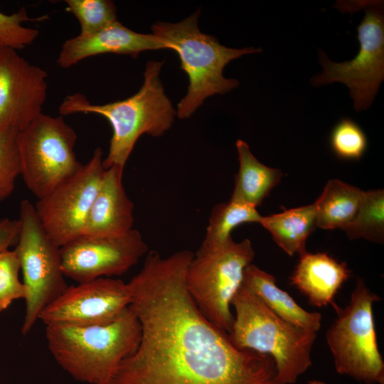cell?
<instances>
[{"label": "cell", "instance_id": "26", "mask_svg": "<svg viewBox=\"0 0 384 384\" xmlns=\"http://www.w3.org/2000/svg\"><path fill=\"white\" fill-rule=\"evenodd\" d=\"M48 16L31 18L26 8L6 14L0 11V46L21 50L32 44L39 35V31L23 25L27 21H38Z\"/></svg>", "mask_w": 384, "mask_h": 384}, {"label": "cell", "instance_id": "4", "mask_svg": "<svg viewBox=\"0 0 384 384\" xmlns=\"http://www.w3.org/2000/svg\"><path fill=\"white\" fill-rule=\"evenodd\" d=\"M200 9L178 23L158 21L152 33L166 47L176 51L181 68L188 78L186 95L177 105L180 119L190 117L208 97L223 95L237 87L239 82L225 78L223 71L231 60L244 55L261 53L260 48H231L198 27Z\"/></svg>", "mask_w": 384, "mask_h": 384}, {"label": "cell", "instance_id": "10", "mask_svg": "<svg viewBox=\"0 0 384 384\" xmlns=\"http://www.w3.org/2000/svg\"><path fill=\"white\" fill-rule=\"evenodd\" d=\"M365 14L357 27L360 48L351 60L334 63L321 50L319 62L322 72L311 80L313 85L336 82L350 90L357 112L368 108L384 79V14L381 1L359 3Z\"/></svg>", "mask_w": 384, "mask_h": 384}, {"label": "cell", "instance_id": "16", "mask_svg": "<svg viewBox=\"0 0 384 384\" xmlns=\"http://www.w3.org/2000/svg\"><path fill=\"white\" fill-rule=\"evenodd\" d=\"M124 169L119 165L105 169L82 235L114 238L133 229L134 203L123 185Z\"/></svg>", "mask_w": 384, "mask_h": 384}, {"label": "cell", "instance_id": "22", "mask_svg": "<svg viewBox=\"0 0 384 384\" xmlns=\"http://www.w3.org/2000/svg\"><path fill=\"white\" fill-rule=\"evenodd\" d=\"M343 230L351 240L363 238L373 242L383 243V190L363 192L355 217Z\"/></svg>", "mask_w": 384, "mask_h": 384}, {"label": "cell", "instance_id": "12", "mask_svg": "<svg viewBox=\"0 0 384 384\" xmlns=\"http://www.w3.org/2000/svg\"><path fill=\"white\" fill-rule=\"evenodd\" d=\"M128 283L100 277L68 287L48 305L39 316L46 326H75L105 325L114 321L131 305Z\"/></svg>", "mask_w": 384, "mask_h": 384}, {"label": "cell", "instance_id": "21", "mask_svg": "<svg viewBox=\"0 0 384 384\" xmlns=\"http://www.w3.org/2000/svg\"><path fill=\"white\" fill-rule=\"evenodd\" d=\"M363 192L338 179L329 180L314 203L316 227L343 230L355 217Z\"/></svg>", "mask_w": 384, "mask_h": 384}, {"label": "cell", "instance_id": "15", "mask_svg": "<svg viewBox=\"0 0 384 384\" xmlns=\"http://www.w3.org/2000/svg\"><path fill=\"white\" fill-rule=\"evenodd\" d=\"M166 49L153 33H140L129 29L118 20L89 36H77L66 40L61 46L56 63L68 68L85 58L113 53L133 58L143 51Z\"/></svg>", "mask_w": 384, "mask_h": 384}, {"label": "cell", "instance_id": "9", "mask_svg": "<svg viewBox=\"0 0 384 384\" xmlns=\"http://www.w3.org/2000/svg\"><path fill=\"white\" fill-rule=\"evenodd\" d=\"M20 230L15 249L26 288L21 332L26 335L40 314L68 287L61 267L60 247L43 228L34 205L23 200L19 207Z\"/></svg>", "mask_w": 384, "mask_h": 384}, {"label": "cell", "instance_id": "8", "mask_svg": "<svg viewBox=\"0 0 384 384\" xmlns=\"http://www.w3.org/2000/svg\"><path fill=\"white\" fill-rule=\"evenodd\" d=\"M77 134L62 115L43 112L17 137L21 176L38 199L75 174L82 164L75 153Z\"/></svg>", "mask_w": 384, "mask_h": 384}, {"label": "cell", "instance_id": "11", "mask_svg": "<svg viewBox=\"0 0 384 384\" xmlns=\"http://www.w3.org/2000/svg\"><path fill=\"white\" fill-rule=\"evenodd\" d=\"M103 159L101 148H96L75 174L34 205L43 228L59 247L82 235L105 171Z\"/></svg>", "mask_w": 384, "mask_h": 384}, {"label": "cell", "instance_id": "3", "mask_svg": "<svg viewBox=\"0 0 384 384\" xmlns=\"http://www.w3.org/2000/svg\"><path fill=\"white\" fill-rule=\"evenodd\" d=\"M163 62L149 60L144 82L137 92L124 100L104 105L90 103L80 93L67 96L59 106L60 115L95 114L105 118L112 134L104 168L125 166L139 138L143 134L160 137L172 126L176 111L164 92L160 79Z\"/></svg>", "mask_w": 384, "mask_h": 384}, {"label": "cell", "instance_id": "30", "mask_svg": "<svg viewBox=\"0 0 384 384\" xmlns=\"http://www.w3.org/2000/svg\"><path fill=\"white\" fill-rule=\"evenodd\" d=\"M308 384H327L324 381L319 380H310L308 381Z\"/></svg>", "mask_w": 384, "mask_h": 384}, {"label": "cell", "instance_id": "24", "mask_svg": "<svg viewBox=\"0 0 384 384\" xmlns=\"http://www.w3.org/2000/svg\"><path fill=\"white\" fill-rule=\"evenodd\" d=\"M19 129L10 124H0V203L13 193L21 176L17 137Z\"/></svg>", "mask_w": 384, "mask_h": 384}, {"label": "cell", "instance_id": "1", "mask_svg": "<svg viewBox=\"0 0 384 384\" xmlns=\"http://www.w3.org/2000/svg\"><path fill=\"white\" fill-rule=\"evenodd\" d=\"M193 257L149 251L128 282L142 337L111 384H283L271 356L237 348L201 313L186 284Z\"/></svg>", "mask_w": 384, "mask_h": 384}, {"label": "cell", "instance_id": "23", "mask_svg": "<svg viewBox=\"0 0 384 384\" xmlns=\"http://www.w3.org/2000/svg\"><path fill=\"white\" fill-rule=\"evenodd\" d=\"M262 215L256 207L230 200L217 204L212 210L203 242L218 244L231 237V232L245 223H258Z\"/></svg>", "mask_w": 384, "mask_h": 384}, {"label": "cell", "instance_id": "19", "mask_svg": "<svg viewBox=\"0 0 384 384\" xmlns=\"http://www.w3.org/2000/svg\"><path fill=\"white\" fill-rule=\"evenodd\" d=\"M236 148L239 170L230 200L257 208L279 182L282 173L260 162L245 141L238 139Z\"/></svg>", "mask_w": 384, "mask_h": 384}, {"label": "cell", "instance_id": "29", "mask_svg": "<svg viewBox=\"0 0 384 384\" xmlns=\"http://www.w3.org/2000/svg\"><path fill=\"white\" fill-rule=\"evenodd\" d=\"M20 230L18 219H0V252L8 250L17 242Z\"/></svg>", "mask_w": 384, "mask_h": 384}, {"label": "cell", "instance_id": "5", "mask_svg": "<svg viewBox=\"0 0 384 384\" xmlns=\"http://www.w3.org/2000/svg\"><path fill=\"white\" fill-rule=\"evenodd\" d=\"M231 306L235 316L228 334L230 342L238 349L271 356L282 383H295L311 366V353L316 332L282 319L242 285Z\"/></svg>", "mask_w": 384, "mask_h": 384}, {"label": "cell", "instance_id": "27", "mask_svg": "<svg viewBox=\"0 0 384 384\" xmlns=\"http://www.w3.org/2000/svg\"><path fill=\"white\" fill-rule=\"evenodd\" d=\"M367 144V138L361 127L349 118L341 119L331 132V148L341 159H360L366 150Z\"/></svg>", "mask_w": 384, "mask_h": 384}, {"label": "cell", "instance_id": "2", "mask_svg": "<svg viewBox=\"0 0 384 384\" xmlns=\"http://www.w3.org/2000/svg\"><path fill=\"white\" fill-rule=\"evenodd\" d=\"M141 337V324L131 305L105 325L46 326L48 348L58 364L75 380L90 384H111Z\"/></svg>", "mask_w": 384, "mask_h": 384}, {"label": "cell", "instance_id": "14", "mask_svg": "<svg viewBox=\"0 0 384 384\" xmlns=\"http://www.w3.org/2000/svg\"><path fill=\"white\" fill-rule=\"evenodd\" d=\"M47 73L17 50L0 46V124L19 130L42 113L46 99Z\"/></svg>", "mask_w": 384, "mask_h": 384}, {"label": "cell", "instance_id": "6", "mask_svg": "<svg viewBox=\"0 0 384 384\" xmlns=\"http://www.w3.org/2000/svg\"><path fill=\"white\" fill-rule=\"evenodd\" d=\"M254 257L249 239L237 242L230 238L218 244L202 242L188 266L186 284L191 297L204 317L227 334L235 319L231 302Z\"/></svg>", "mask_w": 384, "mask_h": 384}, {"label": "cell", "instance_id": "18", "mask_svg": "<svg viewBox=\"0 0 384 384\" xmlns=\"http://www.w3.org/2000/svg\"><path fill=\"white\" fill-rule=\"evenodd\" d=\"M242 285L282 319L316 333L320 329L321 314L303 309L289 294L277 286L273 275L257 266L251 264L246 267Z\"/></svg>", "mask_w": 384, "mask_h": 384}, {"label": "cell", "instance_id": "17", "mask_svg": "<svg viewBox=\"0 0 384 384\" xmlns=\"http://www.w3.org/2000/svg\"><path fill=\"white\" fill-rule=\"evenodd\" d=\"M350 275L345 262H338L326 252H306L300 255L289 283L311 305L321 308L335 303V296Z\"/></svg>", "mask_w": 384, "mask_h": 384}, {"label": "cell", "instance_id": "7", "mask_svg": "<svg viewBox=\"0 0 384 384\" xmlns=\"http://www.w3.org/2000/svg\"><path fill=\"white\" fill-rule=\"evenodd\" d=\"M380 299L358 278L348 304L332 305L337 317L326 333L336 372L365 384H384L373 312V304Z\"/></svg>", "mask_w": 384, "mask_h": 384}, {"label": "cell", "instance_id": "13", "mask_svg": "<svg viewBox=\"0 0 384 384\" xmlns=\"http://www.w3.org/2000/svg\"><path fill=\"white\" fill-rule=\"evenodd\" d=\"M147 251L146 243L136 229L114 238L80 235L60 247L61 267L65 277L83 283L121 275Z\"/></svg>", "mask_w": 384, "mask_h": 384}, {"label": "cell", "instance_id": "28", "mask_svg": "<svg viewBox=\"0 0 384 384\" xmlns=\"http://www.w3.org/2000/svg\"><path fill=\"white\" fill-rule=\"evenodd\" d=\"M21 266L15 250L0 252V312L18 299H24L26 288L18 279Z\"/></svg>", "mask_w": 384, "mask_h": 384}, {"label": "cell", "instance_id": "25", "mask_svg": "<svg viewBox=\"0 0 384 384\" xmlns=\"http://www.w3.org/2000/svg\"><path fill=\"white\" fill-rule=\"evenodd\" d=\"M68 10L78 20L80 36H89L117 20V8L110 0H66Z\"/></svg>", "mask_w": 384, "mask_h": 384}, {"label": "cell", "instance_id": "20", "mask_svg": "<svg viewBox=\"0 0 384 384\" xmlns=\"http://www.w3.org/2000/svg\"><path fill=\"white\" fill-rule=\"evenodd\" d=\"M260 223L287 255L300 256L306 252V239L316 227L315 206L313 203L262 216Z\"/></svg>", "mask_w": 384, "mask_h": 384}]
</instances>
